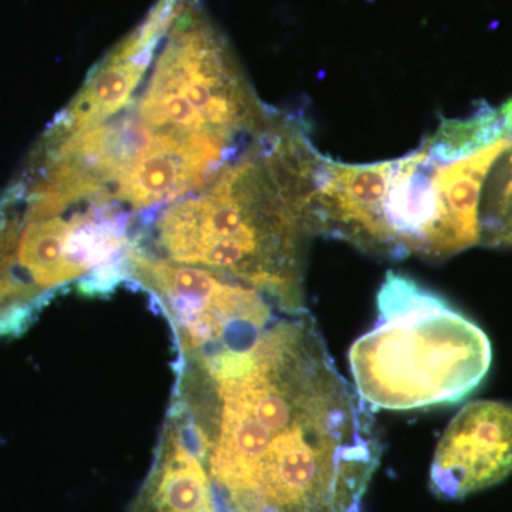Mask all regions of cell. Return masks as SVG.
Returning <instances> with one entry per match:
<instances>
[{
	"instance_id": "5",
	"label": "cell",
	"mask_w": 512,
	"mask_h": 512,
	"mask_svg": "<svg viewBox=\"0 0 512 512\" xmlns=\"http://www.w3.org/2000/svg\"><path fill=\"white\" fill-rule=\"evenodd\" d=\"M191 0H156L146 18L93 67L79 92L47 128L43 140H60L119 116L146 82L158 49Z\"/></svg>"
},
{
	"instance_id": "2",
	"label": "cell",
	"mask_w": 512,
	"mask_h": 512,
	"mask_svg": "<svg viewBox=\"0 0 512 512\" xmlns=\"http://www.w3.org/2000/svg\"><path fill=\"white\" fill-rule=\"evenodd\" d=\"M322 154L308 124L275 110L207 184L141 215L133 245L174 264L210 269L288 303H303Z\"/></svg>"
},
{
	"instance_id": "7",
	"label": "cell",
	"mask_w": 512,
	"mask_h": 512,
	"mask_svg": "<svg viewBox=\"0 0 512 512\" xmlns=\"http://www.w3.org/2000/svg\"><path fill=\"white\" fill-rule=\"evenodd\" d=\"M505 147L485 175L480 198V245L512 248V99L500 107Z\"/></svg>"
},
{
	"instance_id": "1",
	"label": "cell",
	"mask_w": 512,
	"mask_h": 512,
	"mask_svg": "<svg viewBox=\"0 0 512 512\" xmlns=\"http://www.w3.org/2000/svg\"><path fill=\"white\" fill-rule=\"evenodd\" d=\"M168 419L200 512H362L382 457L370 407L306 308L181 349Z\"/></svg>"
},
{
	"instance_id": "6",
	"label": "cell",
	"mask_w": 512,
	"mask_h": 512,
	"mask_svg": "<svg viewBox=\"0 0 512 512\" xmlns=\"http://www.w3.org/2000/svg\"><path fill=\"white\" fill-rule=\"evenodd\" d=\"M511 473L512 404L468 403L448 424L434 451L431 490L443 500H463Z\"/></svg>"
},
{
	"instance_id": "3",
	"label": "cell",
	"mask_w": 512,
	"mask_h": 512,
	"mask_svg": "<svg viewBox=\"0 0 512 512\" xmlns=\"http://www.w3.org/2000/svg\"><path fill=\"white\" fill-rule=\"evenodd\" d=\"M493 350L483 329L436 292L389 271L377 319L349 353L359 396L370 409L456 404L487 376Z\"/></svg>"
},
{
	"instance_id": "4",
	"label": "cell",
	"mask_w": 512,
	"mask_h": 512,
	"mask_svg": "<svg viewBox=\"0 0 512 512\" xmlns=\"http://www.w3.org/2000/svg\"><path fill=\"white\" fill-rule=\"evenodd\" d=\"M153 133L247 143L271 117L202 0L174 20L143 90L128 106Z\"/></svg>"
}]
</instances>
